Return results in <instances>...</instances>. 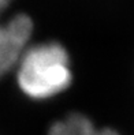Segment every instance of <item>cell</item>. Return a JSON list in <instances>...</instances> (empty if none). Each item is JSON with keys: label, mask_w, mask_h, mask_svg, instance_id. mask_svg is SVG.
I'll list each match as a JSON object with an SVG mask.
<instances>
[{"label": "cell", "mask_w": 134, "mask_h": 135, "mask_svg": "<svg viewBox=\"0 0 134 135\" xmlns=\"http://www.w3.org/2000/svg\"><path fill=\"white\" fill-rule=\"evenodd\" d=\"M15 68L19 89L33 100L56 96L67 89L73 79L67 51L55 41L27 46Z\"/></svg>", "instance_id": "obj_1"}, {"label": "cell", "mask_w": 134, "mask_h": 135, "mask_svg": "<svg viewBox=\"0 0 134 135\" xmlns=\"http://www.w3.org/2000/svg\"><path fill=\"white\" fill-rule=\"evenodd\" d=\"M11 3L12 0H0V78L15 68L33 33V21L26 14H15L3 19Z\"/></svg>", "instance_id": "obj_2"}, {"label": "cell", "mask_w": 134, "mask_h": 135, "mask_svg": "<svg viewBox=\"0 0 134 135\" xmlns=\"http://www.w3.org/2000/svg\"><path fill=\"white\" fill-rule=\"evenodd\" d=\"M97 131L89 117L82 113H71L55 123L48 135H97Z\"/></svg>", "instance_id": "obj_3"}, {"label": "cell", "mask_w": 134, "mask_h": 135, "mask_svg": "<svg viewBox=\"0 0 134 135\" xmlns=\"http://www.w3.org/2000/svg\"><path fill=\"white\" fill-rule=\"evenodd\" d=\"M97 135H119L116 131L111 130V128H103V130H99Z\"/></svg>", "instance_id": "obj_4"}]
</instances>
